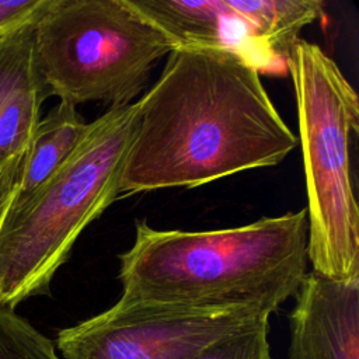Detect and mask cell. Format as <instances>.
<instances>
[{"instance_id":"obj_11","label":"cell","mask_w":359,"mask_h":359,"mask_svg":"<svg viewBox=\"0 0 359 359\" xmlns=\"http://www.w3.org/2000/svg\"><path fill=\"white\" fill-rule=\"evenodd\" d=\"M49 97L41 74L17 87L0 105V164L25 151Z\"/></svg>"},{"instance_id":"obj_4","label":"cell","mask_w":359,"mask_h":359,"mask_svg":"<svg viewBox=\"0 0 359 359\" xmlns=\"http://www.w3.org/2000/svg\"><path fill=\"white\" fill-rule=\"evenodd\" d=\"M290 72L307 189L313 271L359 278V208L351 149L359 132V100L338 65L299 38L285 59Z\"/></svg>"},{"instance_id":"obj_12","label":"cell","mask_w":359,"mask_h":359,"mask_svg":"<svg viewBox=\"0 0 359 359\" xmlns=\"http://www.w3.org/2000/svg\"><path fill=\"white\" fill-rule=\"evenodd\" d=\"M35 24L21 25L0 41V105L17 87L39 74L34 46Z\"/></svg>"},{"instance_id":"obj_15","label":"cell","mask_w":359,"mask_h":359,"mask_svg":"<svg viewBox=\"0 0 359 359\" xmlns=\"http://www.w3.org/2000/svg\"><path fill=\"white\" fill-rule=\"evenodd\" d=\"M53 0H0V32L38 21Z\"/></svg>"},{"instance_id":"obj_2","label":"cell","mask_w":359,"mask_h":359,"mask_svg":"<svg viewBox=\"0 0 359 359\" xmlns=\"http://www.w3.org/2000/svg\"><path fill=\"white\" fill-rule=\"evenodd\" d=\"M307 209L238 227L184 231L136 224L119 255L121 306L272 314L307 275Z\"/></svg>"},{"instance_id":"obj_16","label":"cell","mask_w":359,"mask_h":359,"mask_svg":"<svg viewBox=\"0 0 359 359\" xmlns=\"http://www.w3.org/2000/svg\"><path fill=\"white\" fill-rule=\"evenodd\" d=\"M24 154L25 151L15 154L0 164V229L18 187Z\"/></svg>"},{"instance_id":"obj_10","label":"cell","mask_w":359,"mask_h":359,"mask_svg":"<svg viewBox=\"0 0 359 359\" xmlns=\"http://www.w3.org/2000/svg\"><path fill=\"white\" fill-rule=\"evenodd\" d=\"M130 6L177 46L229 43L223 22L231 18L223 0H129Z\"/></svg>"},{"instance_id":"obj_5","label":"cell","mask_w":359,"mask_h":359,"mask_svg":"<svg viewBox=\"0 0 359 359\" xmlns=\"http://www.w3.org/2000/svg\"><path fill=\"white\" fill-rule=\"evenodd\" d=\"M34 46L48 95L115 107L130 104L175 43L129 0H53L35 24Z\"/></svg>"},{"instance_id":"obj_7","label":"cell","mask_w":359,"mask_h":359,"mask_svg":"<svg viewBox=\"0 0 359 359\" xmlns=\"http://www.w3.org/2000/svg\"><path fill=\"white\" fill-rule=\"evenodd\" d=\"M289 316V359H359V278L307 272Z\"/></svg>"},{"instance_id":"obj_3","label":"cell","mask_w":359,"mask_h":359,"mask_svg":"<svg viewBox=\"0 0 359 359\" xmlns=\"http://www.w3.org/2000/svg\"><path fill=\"white\" fill-rule=\"evenodd\" d=\"M137 121L139 101L109 107L42 185L13 199L0 229V307L49 294L79 236L121 195Z\"/></svg>"},{"instance_id":"obj_14","label":"cell","mask_w":359,"mask_h":359,"mask_svg":"<svg viewBox=\"0 0 359 359\" xmlns=\"http://www.w3.org/2000/svg\"><path fill=\"white\" fill-rule=\"evenodd\" d=\"M268 334L269 321H265L212 345L195 359H272Z\"/></svg>"},{"instance_id":"obj_9","label":"cell","mask_w":359,"mask_h":359,"mask_svg":"<svg viewBox=\"0 0 359 359\" xmlns=\"http://www.w3.org/2000/svg\"><path fill=\"white\" fill-rule=\"evenodd\" d=\"M231 18L248 25L269 52L287 57L299 32L324 17L321 0H223Z\"/></svg>"},{"instance_id":"obj_1","label":"cell","mask_w":359,"mask_h":359,"mask_svg":"<svg viewBox=\"0 0 359 359\" xmlns=\"http://www.w3.org/2000/svg\"><path fill=\"white\" fill-rule=\"evenodd\" d=\"M167 56L139 100L121 194L196 188L276 165L297 146L257 63L243 50L230 43L184 45Z\"/></svg>"},{"instance_id":"obj_6","label":"cell","mask_w":359,"mask_h":359,"mask_svg":"<svg viewBox=\"0 0 359 359\" xmlns=\"http://www.w3.org/2000/svg\"><path fill=\"white\" fill-rule=\"evenodd\" d=\"M269 316L251 307L182 310L115 303L60 330L53 344L65 359H195Z\"/></svg>"},{"instance_id":"obj_13","label":"cell","mask_w":359,"mask_h":359,"mask_svg":"<svg viewBox=\"0 0 359 359\" xmlns=\"http://www.w3.org/2000/svg\"><path fill=\"white\" fill-rule=\"evenodd\" d=\"M0 359H60L53 341L15 310L0 307Z\"/></svg>"},{"instance_id":"obj_17","label":"cell","mask_w":359,"mask_h":359,"mask_svg":"<svg viewBox=\"0 0 359 359\" xmlns=\"http://www.w3.org/2000/svg\"><path fill=\"white\" fill-rule=\"evenodd\" d=\"M17 28H18V27H17ZM14 29H15V28H14ZM10 31H13V29H10ZM10 31H4V32H0V41H1V39H3V38H4V36H6V35L10 32Z\"/></svg>"},{"instance_id":"obj_8","label":"cell","mask_w":359,"mask_h":359,"mask_svg":"<svg viewBox=\"0 0 359 359\" xmlns=\"http://www.w3.org/2000/svg\"><path fill=\"white\" fill-rule=\"evenodd\" d=\"M88 123L76 105L60 101L41 119L25 149L14 199H22L42 185L72 154Z\"/></svg>"}]
</instances>
